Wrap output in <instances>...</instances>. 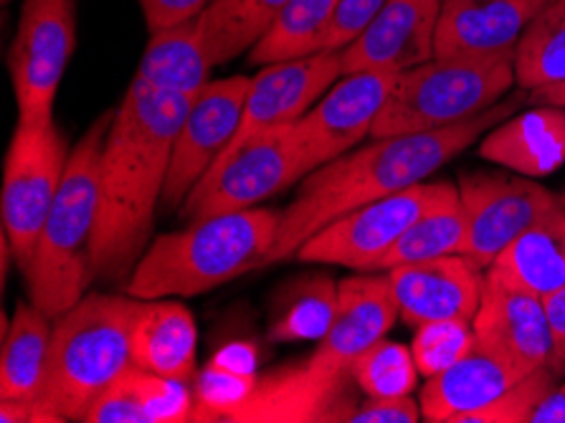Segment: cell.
<instances>
[{
  "label": "cell",
  "instance_id": "5",
  "mask_svg": "<svg viewBox=\"0 0 565 423\" xmlns=\"http://www.w3.org/2000/svg\"><path fill=\"white\" fill-rule=\"evenodd\" d=\"M113 119L115 109L99 115L68 155L62 188L23 274L31 302L51 319L72 309L94 279L92 244L99 215L102 152Z\"/></svg>",
  "mask_w": 565,
  "mask_h": 423
},
{
  "label": "cell",
  "instance_id": "13",
  "mask_svg": "<svg viewBox=\"0 0 565 423\" xmlns=\"http://www.w3.org/2000/svg\"><path fill=\"white\" fill-rule=\"evenodd\" d=\"M475 348L500 360L518 378L547 366L551 330L541 295L498 264L484 274V292L472 319Z\"/></svg>",
  "mask_w": 565,
  "mask_h": 423
},
{
  "label": "cell",
  "instance_id": "12",
  "mask_svg": "<svg viewBox=\"0 0 565 423\" xmlns=\"http://www.w3.org/2000/svg\"><path fill=\"white\" fill-rule=\"evenodd\" d=\"M459 201L467 215V239L461 256L490 269L512 241L561 203L535 178L502 172H465L459 178Z\"/></svg>",
  "mask_w": 565,
  "mask_h": 423
},
{
  "label": "cell",
  "instance_id": "44",
  "mask_svg": "<svg viewBox=\"0 0 565 423\" xmlns=\"http://www.w3.org/2000/svg\"><path fill=\"white\" fill-rule=\"evenodd\" d=\"M527 105L565 107V82L553 84V86H543V89H535V92H527Z\"/></svg>",
  "mask_w": 565,
  "mask_h": 423
},
{
  "label": "cell",
  "instance_id": "18",
  "mask_svg": "<svg viewBox=\"0 0 565 423\" xmlns=\"http://www.w3.org/2000/svg\"><path fill=\"white\" fill-rule=\"evenodd\" d=\"M401 317L388 274L385 276H348L340 282V305L332 327L307 366L322 376H348L358 356L391 332Z\"/></svg>",
  "mask_w": 565,
  "mask_h": 423
},
{
  "label": "cell",
  "instance_id": "24",
  "mask_svg": "<svg viewBox=\"0 0 565 423\" xmlns=\"http://www.w3.org/2000/svg\"><path fill=\"white\" fill-rule=\"evenodd\" d=\"M211 59L205 54L201 21L191 19L173 29L152 33L137 64L135 80L158 92L195 97L211 82Z\"/></svg>",
  "mask_w": 565,
  "mask_h": 423
},
{
  "label": "cell",
  "instance_id": "8",
  "mask_svg": "<svg viewBox=\"0 0 565 423\" xmlns=\"http://www.w3.org/2000/svg\"><path fill=\"white\" fill-rule=\"evenodd\" d=\"M76 49V0H23L8 51L19 123H54V105Z\"/></svg>",
  "mask_w": 565,
  "mask_h": 423
},
{
  "label": "cell",
  "instance_id": "45",
  "mask_svg": "<svg viewBox=\"0 0 565 423\" xmlns=\"http://www.w3.org/2000/svg\"><path fill=\"white\" fill-rule=\"evenodd\" d=\"M558 198H561V203H563V205H565V191H563V193H561V195H558Z\"/></svg>",
  "mask_w": 565,
  "mask_h": 423
},
{
  "label": "cell",
  "instance_id": "2",
  "mask_svg": "<svg viewBox=\"0 0 565 423\" xmlns=\"http://www.w3.org/2000/svg\"><path fill=\"white\" fill-rule=\"evenodd\" d=\"M525 102L527 94H512L510 99L498 102L465 123L426 133L375 137L367 148L345 152L317 168L302 180L295 201L279 211L277 236L264 256L262 269L292 258L299 246L342 213L424 183L492 127L515 115Z\"/></svg>",
  "mask_w": 565,
  "mask_h": 423
},
{
  "label": "cell",
  "instance_id": "37",
  "mask_svg": "<svg viewBox=\"0 0 565 423\" xmlns=\"http://www.w3.org/2000/svg\"><path fill=\"white\" fill-rule=\"evenodd\" d=\"M84 423H148L142 403L127 378V370L109 383L89 405Z\"/></svg>",
  "mask_w": 565,
  "mask_h": 423
},
{
  "label": "cell",
  "instance_id": "27",
  "mask_svg": "<svg viewBox=\"0 0 565 423\" xmlns=\"http://www.w3.org/2000/svg\"><path fill=\"white\" fill-rule=\"evenodd\" d=\"M494 264L541 297L565 287V205L547 211Z\"/></svg>",
  "mask_w": 565,
  "mask_h": 423
},
{
  "label": "cell",
  "instance_id": "30",
  "mask_svg": "<svg viewBox=\"0 0 565 423\" xmlns=\"http://www.w3.org/2000/svg\"><path fill=\"white\" fill-rule=\"evenodd\" d=\"M467 239V215L459 195L426 211L422 219L411 223L388 252L375 258L365 272H391L393 266L429 262V258L461 254ZM363 272V274H365Z\"/></svg>",
  "mask_w": 565,
  "mask_h": 423
},
{
  "label": "cell",
  "instance_id": "17",
  "mask_svg": "<svg viewBox=\"0 0 565 423\" xmlns=\"http://www.w3.org/2000/svg\"><path fill=\"white\" fill-rule=\"evenodd\" d=\"M441 0H385L381 13L340 51L342 74H404L436 56Z\"/></svg>",
  "mask_w": 565,
  "mask_h": 423
},
{
  "label": "cell",
  "instance_id": "36",
  "mask_svg": "<svg viewBox=\"0 0 565 423\" xmlns=\"http://www.w3.org/2000/svg\"><path fill=\"white\" fill-rule=\"evenodd\" d=\"M259 373L242 376L209 360L195 381L193 421H224L231 411L249 399Z\"/></svg>",
  "mask_w": 565,
  "mask_h": 423
},
{
  "label": "cell",
  "instance_id": "6",
  "mask_svg": "<svg viewBox=\"0 0 565 423\" xmlns=\"http://www.w3.org/2000/svg\"><path fill=\"white\" fill-rule=\"evenodd\" d=\"M515 84V54L434 56L398 76L371 137L449 127L490 109Z\"/></svg>",
  "mask_w": 565,
  "mask_h": 423
},
{
  "label": "cell",
  "instance_id": "39",
  "mask_svg": "<svg viewBox=\"0 0 565 423\" xmlns=\"http://www.w3.org/2000/svg\"><path fill=\"white\" fill-rule=\"evenodd\" d=\"M424 421L422 401L411 395H391V399H367L353 413L350 423H418Z\"/></svg>",
  "mask_w": 565,
  "mask_h": 423
},
{
  "label": "cell",
  "instance_id": "14",
  "mask_svg": "<svg viewBox=\"0 0 565 423\" xmlns=\"http://www.w3.org/2000/svg\"><path fill=\"white\" fill-rule=\"evenodd\" d=\"M252 76H228L209 82L195 94L191 109L178 129L160 205L175 211L213 168L218 155L234 140Z\"/></svg>",
  "mask_w": 565,
  "mask_h": 423
},
{
  "label": "cell",
  "instance_id": "29",
  "mask_svg": "<svg viewBox=\"0 0 565 423\" xmlns=\"http://www.w3.org/2000/svg\"><path fill=\"white\" fill-rule=\"evenodd\" d=\"M338 0H289L269 31L254 43L249 64L264 66L322 51Z\"/></svg>",
  "mask_w": 565,
  "mask_h": 423
},
{
  "label": "cell",
  "instance_id": "16",
  "mask_svg": "<svg viewBox=\"0 0 565 423\" xmlns=\"http://www.w3.org/2000/svg\"><path fill=\"white\" fill-rule=\"evenodd\" d=\"M353 373L320 376L307 366H287L259 376L249 399L228 413L231 423H350L358 411Z\"/></svg>",
  "mask_w": 565,
  "mask_h": 423
},
{
  "label": "cell",
  "instance_id": "7",
  "mask_svg": "<svg viewBox=\"0 0 565 423\" xmlns=\"http://www.w3.org/2000/svg\"><path fill=\"white\" fill-rule=\"evenodd\" d=\"M68 145L56 123H15L3 168V233L25 274L36 252L41 229L62 188Z\"/></svg>",
  "mask_w": 565,
  "mask_h": 423
},
{
  "label": "cell",
  "instance_id": "25",
  "mask_svg": "<svg viewBox=\"0 0 565 423\" xmlns=\"http://www.w3.org/2000/svg\"><path fill=\"white\" fill-rule=\"evenodd\" d=\"M51 332L54 325L44 309L33 302H19L0 350V401L33 405L39 399L46 376Z\"/></svg>",
  "mask_w": 565,
  "mask_h": 423
},
{
  "label": "cell",
  "instance_id": "46",
  "mask_svg": "<svg viewBox=\"0 0 565 423\" xmlns=\"http://www.w3.org/2000/svg\"><path fill=\"white\" fill-rule=\"evenodd\" d=\"M3 3H11V0H3Z\"/></svg>",
  "mask_w": 565,
  "mask_h": 423
},
{
  "label": "cell",
  "instance_id": "4",
  "mask_svg": "<svg viewBox=\"0 0 565 423\" xmlns=\"http://www.w3.org/2000/svg\"><path fill=\"white\" fill-rule=\"evenodd\" d=\"M135 307L130 295H84L54 319L33 423L84 421L97 395L132 366Z\"/></svg>",
  "mask_w": 565,
  "mask_h": 423
},
{
  "label": "cell",
  "instance_id": "43",
  "mask_svg": "<svg viewBox=\"0 0 565 423\" xmlns=\"http://www.w3.org/2000/svg\"><path fill=\"white\" fill-rule=\"evenodd\" d=\"M530 423H565V378L555 385V391L541 403Z\"/></svg>",
  "mask_w": 565,
  "mask_h": 423
},
{
  "label": "cell",
  "instance_id": "38",
  "mask_svg": "<svg viewBox=\"0 0 565 423\" xmlns=\"http://www.w3.org/2000/svg\"><path fill=\"white\" fill-rule=\"evenodd\" d=\"M385 0H338L330 29L324 33L322 51H342L367 29L381 13Z\"/></svg>",
  "mask_w": 565,
  "mask_h": 423
},
{
  "label": "cell",
  "instance_id": "40",
  "mask_svg": "<svg viewBox=\"0 0 565 423\" xmlns=\"http://www.w3.org/2000/svg\"><path fill=\"white\" fill-rule=\"evenodd\" d=\"M142 8L145 23L150 33L173 29L178 23H185L199 15L211 6V0H137Z\"/></svg>",
  "mask_w": 565,
  "mask_h": 423
},
{
  "label": "cell",
  "instance_id": "31",
  "mask_svg": "<svg viewBox=\"0 0 565 423\" xmlns=\"http://www.w3.org/2000/svg\"><path fill=\"white\" fill-rule=\"evenodd\" d=\"M565 82V0H555L530 23L515 49V84L522 92Z\"/></svg>",
  "mask_w": 565,
  "mask_h": 423
},
{
  "label": "cell",
  "instance_id": "33",
  "mask_svg": "<svg viewBox=\"0 0 565 423\" xmlns=\"http://www.w3.org/2000/svg\"><path fill=\"white\" fill-rule=\"evenodd\" d=\"M475 350L472 319H434L416 327L411 352L424 378H434Z\"/></svg>",
  "mask_w": 565,
  "mask_h": 423
},
{
  "label": "cell",
  "instance_id": "11",
  "mask_svg": "<svg viewBox=\"0 0 565 423\" xmlns=\"http://www.w3.org/2000/svg\"><path fill=\"white\" fill-rule=\"evenodd\" d=\"M398 76L385 72L342 74L292 125L295 152L305 178L371 137Z\"/></svg>",
  "mask_w": 565,
  "mask_h": 423
},
{
  "label": "cell",
  "instance_id": "34",
  "mask_svg": "<svg viewBox=\"0 0 565 423\" xmlns=\"http://www.w3.org/2000/svg\"><path fill=\"white\" fill-rule=\"evenodd\" d=\"M561 378L551 368H541L520 381L512 383L508 391L498 395L484 409H479L461 423H530L541 403L555 391Z\"/></svg>",
  "mask_w": 565,
  "mask_h": 423
},
{
  "label": "cell",
  "instance_id": "20",
  "mask_svg": "<svg viewBox=\"0 0 565 423\" xmlns=\"http://www.w3.org/2000/svg\"><path fill=\"white\" fill-rule=\"evenodd\" d=\"M555 0H441L436 56L515 54L522 33Z\"/></svg>",
  "mask_w": 565,
  "mask_h": 423
},
{
  "label": "cell",
  "instance_id": "22",
  "mask_svg": "<svg viewBox=\"0 0 565 423\" xmlns=\"http://www.w3.org/2000/svg\"><path fill=\"white\" fill-rule=\"evenodd\" d=\"M132 366L191 381L195 376L199 327L191 309L175 299H137L130 330Z\"/></svg>",
  "mask_w": 565,
  "mask_h": 423
},
{
  "label": "cell",
  "instance_id": "21",
  "mask_svg": "<svg viewBox=\"0 0 565 423\" xmlns=\"http://www.w3.org/2000/svg\"><path fill=\"white\" fill-rule=\"evenodd\" d=\"M492 127L479 155L525 178H545L565 166V107L530 105Z\"/></svg>",
  "mask_w": 565,
  "mask_h": 423
},
{
  "label": "cell",
  "instance_id": "9",
  "mask_svg": "<svg viewBox=\"0 0 565 423\" xmlns=\"http://www.w3.org/2000/svg\"><path fill=\"white\" fill-rule=\"evenodd\" d=\"M457 195L459 188L441 180V183H416L406 191L379 198L330 221L307 244L299 246L295 258L302 264H335L365 272L404 236L411 223L422 219L434 205Z\"/></svg>",
  "mask_w": 565,
  "mask_h": 423
},
{
  "label": "cell",
  "instance_id": "1",
  "mask_svg": "<svg viewBox=\"0 0 565 423\" xmlns=\"http://www.w3.org/2000/svg\"><path fill=\"white\" fill-rule=\"evenodd\" d=\"M193 99L132 80L115 109L102 152L99 215L92 244L94 279L127 284L150 246L175 135Z\"/></svg>",
  "mask_w": 565,
  "mask_h": 423
},
{
  "label": "cell",
  "instance_id": "19",
  "mask_svg": "<svg viewBox=\"0 0 565 423\" xmlns=\"http://www.w3.org/2000/svg\"><path fill=\"white\" fill-rule=\"evenodd\" d=\"M484 274L487 269L472 258L449 254L393 266L388 279L401 317L416 330L434 319H475L484 292Z\"/></svg>",
  "mask_w": 565,
  "mask_h": 423
},
{
  "label": "cell",
  "instance_id": "23",
  "mask_svg": "<svg viewBox=\"0 0 565 423\" xmlns=\"http://www.w3.org/2000/svg\"><path fill=\"white\" fill-rule=\"evenodd\" d=\"M520 381L500 360L475 348L444 373L426 378L422 388V411L429 423H461L469 413L484 409L498 395Z\"/></svg>",
  "mask_w": 565,
  "mask_h": 423
},
{
  "label": "cell",
  "instance_id": "32",
  "mask_svg": "<svg viewBox=\"0 0 565 423\" xmlns=\"http://www.w3.org/2000/svg\"><path fill=\"white\" fill-rule=\"evenodd\" d=\"M358 391L367 399H391V395H411L418 383V368L414 352L396 340L381 338L350 366Z\"/></svg>",
  "mask_w": 565,
  "mask_h": 423
},
{
  "label": "cell",
  "instance_id": "28",
  "mask_svg": "<svg viewBox=\"0 0 565 423\" xmlns=\"http://www.w3.org/2000/svg\"><path fill=\"white\" fill-rule=\"evenodd\" d=\"M289 0H211L199 15L205 54L213 66L254 49Z\"/></svg>",
  "mask_w": 565,
  "mask_h": 423
},
{
  "label": "cell",
  "instance_id": "41",
  "mask_svg": "<svg viewBox=\"0 0 565 423\" xmlns=\"http://www.w3.org/2000/svg\"><path fill=\"white\" fill-rule=\"evenodd\" d=\"M547 313V330H551V358L547 368L558 378H565V287L543 297Z\"/></svg>",
  "mask_w": 565,
  "mask_h": 423
},
{
  "label": "cell",
  "instance_id": "3",
  "mask_svg": "<svg viewBox=\"0 0 565 423\" xmlns=\"http://www.w3.org/2000/svg\"><path fill=\"white\" fill-rule=\"evenodd\" d=\"M279 213L246 209L191 221V226L156 236L125 284L135 299L195 297L262 269L277 236Z\"/></svg>",
  "mask_w": 565,
  "mask_h": 423
},
{
  "label": "cell",
  "instance_id": "35",
  "mask_svg": "<svg viewBox=\"0 0 565 423\" xmlns=\"http://www.w3.org/2000/svg\"><path fill=\"white\" fill-rule=\"evenodd\" d=\"M127 378L135 388L137 399L142 403L148 423H183L193 421L195 399L188 391L185 381L166 378L137 366L127 368Z\"/></svg>",
  "mask_w": 565,
  "mask_h": 423
},
{
  "label": "cell",
  "instance_id": "26",
  "mask_svg": "<svg viewBox=\"0 0 565 423\" xmlns=\"http://www.w3.org/2000/svg\"><path fill=\"white\" fill-rule=\"evenodd\" d=\"M340 305V282L324 274L299 276L277 289L271 302L269 340L299 342L322 340L332 327Z\"/></svg>",
  "mask_w": 565,
  "mask_h": 423
},
{
  "label": "cell",
  "instance_id": "42",
  "mask_svg": "<svg viewBox=\"0 0 565 423\" xmlns=\"http://www.w3.org/2000/svg\"><path fill=\"white\" fill-rule=\"evenodd\" d=\"M256 358H259V350H256L254 342L236 340V342L224 345V348H221L211 360L221 368L234 370V373L256 376Z\"/></svg>",
  "mask_w": 565,
  "mask_h": 423
},
{
  "label": "cell",
  "instance_id": "15",
  "mask_svg": "<svg viewBox=\"0 0 565 423\" xmlns=\"http://www.w3.org/2000/svg\"><path fill=\"white\" fill-rule=\"evenodd\" d=\"M340 76V51H317V54L302 59L264 64L259 74L252 76L242 125H238L228 148L218 155V160L242 148L256 135L299 123Z\"/></svg>",
  "mask_w": 565,
  "mask_h": 423
},
{
  "label": "cell",
  "instance_id": "10",
  "mask_svg": "<svg viewBox=\"0 0 565 423\" xmlns=\"http://www.w3.org/2000/svg\"><path fill=\"white\" fill-rule=\"evenodd\" d=\"M299 168L292 127L269 129L246 140L242 148L213 162L205 178L181 205L188 221L246 211L297 183Z\"/></svg>",
  "mask_w": 565,
  "mask_h": 423
}]
</instances>
